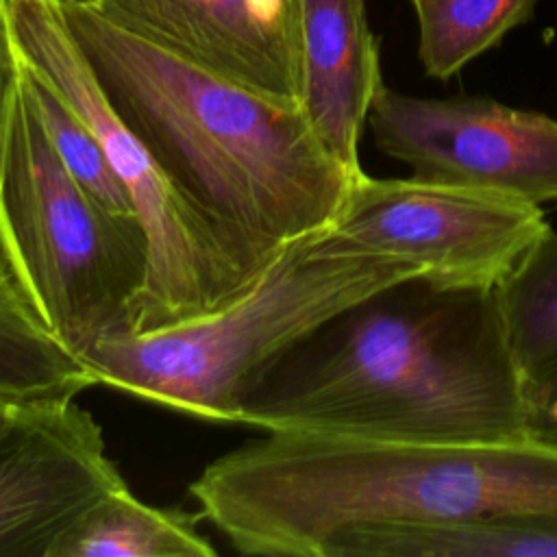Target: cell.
Listing matches in <instances>:
<instances>
[{"label": "cell", "mask_w": 557, "mask_h": 557, "mask_svg": "<svg viewBox=\"0 0 557 557\" xmlns=\"http://www.w3.org/2000/svg\"><path fill=\"white\" fill-rule=\"evenodd\" d=\"M298 107L322 146L350 172H363L359 139L385 85L366 0H298Z\"/></svg>", "instance_id": "cell-11"}, {"label": "cell", "mask_w": 557, "mask_h": 557, "mask_svg": "<svg viewBox=\"0 0 557 557\" xmlns=\"http://www.w3.org/2000/svg\"><path fill=\"white\" fill-rule=\"evenodd\" d=\"M529 429L557 437V363L527 383Z\"/></svg>", "instance_id": "cell-18"}, {"label": "cell", "mask_w": 557, "mask_h": 557, "mask_svg": "<svg viewBox=\"0 0 557 557\" xmlns=\"http://www.w3.org/2000/svg\"><path fill=\"white\" fill-rule=\"evenodd\" d=\"M189 494L242 555L320 557L331 535L355 524L557 518V437L270 429L205 466Z\"/></svg>", "instance_id": "cell-1"}, {"label": "cell", "mask_w": 557, "mask_h": 557, "mask_svg": "<svg viewBox=\"0 0 557 557\" xmlns=\"http://www.w3.org/2000/svg\"><path fill=\"white\" fill-rule=\"evenodd\" d=\"M0 242L48 326L78 357L128 326L148 272L144 226L67 172L28 100L13 39L0 81Z\"/></svg>", "instance_id": "cell-5"}, {"label": "cell", "mask_w": 557, "mask_h": 557, "mask_svg": "<svg viewBox=\"0 0 557 557\" xmlns=\"http://www.w3.org/2000/svg\"><path fill=\"white\" fill-rule=\"evenodd\" d=\"M418 270L333 244L326 226L287 242L224 307L165 329L98 337L81 357L98 385L196 420L239 424L272 370L318 331Z\"/></svg>", "instance_id": "cell-4"}, {"label": "cell", "mask_w": 557, "mask_h": 557, "mask_svg": "<svg viewBox=\"0 0 557 557\" xmlns=\"http://www.w3.org/2000/svg\"><path fill=\"white\" fill-rule=\"evenodd\" d=\"M200 518L148 505L122 485L87 507L48 557H213L218 550L198 531Z\"/></svg>", "instance_id": "cell-14"}, {"label": "cell", "mask_w": 557, "mask_h": 557, "mask_svg": "<svg viewBox=\"0 0 557 557\" xmlns=\"http://www.w3.org/2000/svg\"><path fill=\"white\" fill-rule=\"evenodd\" d=\"M374 146L411 176L557 205V120L483 96L422 98L381 87Z\"/></svg>", "instance_id": "cell-8"}, {"label": "cell", "mask_w": 557, "mask_h": 557, "mask_svg": "<svg viewBox=\"0 0 557 557\" xmlns=\"http://www.w3.org/2000/svg\"><path fill=\"white\" fill-rule=\"evenodd\" d=\"M96 11L226 78L298 104V0H104Z\"/></svg>", "instance_id": "cell-10"}, {"label": "cell", "mask_w": 557, "mask_h": 557, "mask_svg": "<svg viewBox=\"0 0 557 557\" xmlns=\"http://www.w3.org/2000/svg\"><path fill=\"white\" fill-rule=\"evenodd\" d=\"M542 205L450 183L361 172L326 226L335 246L459 289H494L548 228Z\"/></svg>", "instance_id": "cell-7"}, {"label": "cell", "mask_w": 557, "mask_h": 557, "mask_svg": "<svg viewBox=\"0 0 557 557\" xmlns=\"http://www.w3.org/2000/svg\"><path fill=\"white\" fill-rule=\"evenodd\" d=\"M555 209H557V205H555Z\"/></svg>", "instance_id": "cell-22"}, {"label": "cell", "mask_w": 557, "mask_h": 557, "mask_svg": "<svg viewBox=\"0 0 557 557\" xmlns=\"http://www.w3.org/2000/svg\"><path fill=\"white\" fill-rule=\"evenodd\" d=\"M39 407L44 405H20L0 396V440L13 433Z\"/></svg>", "instance_id": "cell-19"}, {"label": "cell", "mask_w": 557, "mask_h": 557, "mask_svg": "<svg viewBox=\"0 0 557 557\" xmlns=\"http://www.w3.org/2000/svg\"><path fill=\"white\" fill-rule=\"evenodd\" d=\"M320 557H557V518L355 524L331 535Z\"/></svg>", "instance_id": "cell-12"}, {"label": "cell", "mask_w": 557, "mask_h": 557, "mask_svg": "<svg viewBox=\"0 0 557 557\" xmlns=\"http://www.w3.org/2000/svg\"><path fill=\"white\" fill-rule=\"evenodd\" d=\"M122 485L87 409L74 400L35 409L0 440V557H48L87 507Z\"/></svg>", "instance_id": "cell-9"}, {"label": "cell", "mask_w": 557, "mask_h": 557, "mask_svg": "<svg viewBox=\"0 0 557 557\" xmlns=\"http://www.w3.org/2000/svg\"><path fill=\"white\" fill-rule=\"evenodd\" d=\"M11 44V30H9V0H0V81L4 70V57Z\"/></svg>", "instance_id": "cell-20"}, {"label": "cell", "mask_w": 557, "mask_h": 557, "mask_svg": "<svg viewBox=\"0 0 557 557\" xmlns=\"http://www.w3.org/2000/svg\"><path fill=\"white\" fill-rule=\"evenodd\" d=\"M505 342L524 385L557 363V231L546 228L494 287Z\"/></svg>", "instance_id": "cell-15"}, {"label": "cell", "mask_w": 557, "mask_h": 557, "mask_svg": "<svg viewBox=\"0 0 557 557\" xmlns=\"http://www.w3.org/2000/svg\"><path fill=\"white\" fill-rule=\"evenodd\" d=\"M307 357L263 387L242 422L411 440H492L529 431L527 385L494 289L394 283L311 339Z\"/></svg>", "instance_id": "cell-3"}, {"label": "cell", "mask_w": 557, "mask_h": 557, "mask_svg": "<svg viewBox=\"0 0 557 557\" xmlns=\"http://www.w3.org/2000/svg\"><path fill=\"white\" fill-rule=\"evenodd\" d=\"M28 100L67 172L107 209L122 215H137L133 200L113 170L94 128L22 61Z\"/></svg>", "instance_id": "cell-17"}, {"label": "cell", "mask_w": 557, "mask_h": 557, "mask_svg": "<svg viewBox=\"0 0 557 557\" xmlns=\"http://www.w3.org/2000/svg\"><path fill=\"white\" fill-rule=\"evenodd\" d=\"M9 30L24 65L94 128L144 226L148 272L126 331L148 333L181 324L239 296L257 274L120 117L59 0H9Z\"/></svg>", "instance_id": "cell-6"}, {"label": "cell", "mask_w": 557, "mask_h": 557, "mask_svg": "<svg viewBox=\"0 0 557 557\" xmlns=\"http://www.w3.org/2000/svg\"><path fill=\"white\" fill-rule=\"evenodd\" d=\"M96 385L91 368L48 326L0 242V396L57 405Z\"/></svg>", "instance_id": "cell-13"}, {"label": "cell", "mask_w": 557, "mask_h": 557, "mask_svg": "<svg viewBox=\"0 0 557 557\" xmlns=\"http://www.w3.org/2000/svg\"><path fill=\"white\" fill-rule=\"evenodd\" d=\"M61 4H72V7H87V9H100L104 0H59Z\"/></svg>", "instance_id": "cell-21"}, {"label": "cell", "mask_w": 557, "mask_h": 557, "mask_svg": "<svg viewBox=\"0 0 557 557\" xmlns=\"http://www.w3.org/2000/svg\"><path fill=\"white\" fill-rule=\"evenodd\" d=\"M61 9L120 117L252 274L287 242L337 218L361 172L322 146L296 102L194 63L96 9Z\"/></svg>", "instance_id": "cell-2"}, {"label": "cell", "mask_w": 557, "mask_h": 557, "mask_svg": "<svg viewBox=\"0 0 557 557\" xmlns=\"http://www.w3.org/2000/svg\"><path fill=\"white\" fill-rule=\"evenodd\" d=\"M537 0H411L418 57L426 76L446 81L509 30L524 24Z\"/></svg>", "instance_id": "cell-16"}]
</instances>
